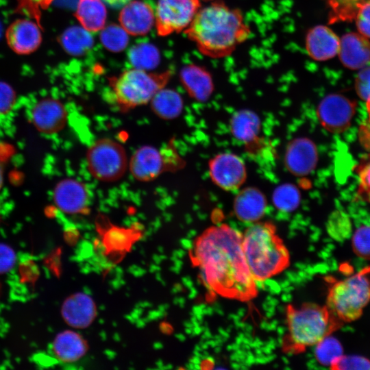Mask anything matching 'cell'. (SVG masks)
Wrapping results in <instances>:
<instances>
[{"instance_id":"cell-2","label":"cell","mask_w":370,"mask_h":370,"mask_svg":"<svg viewBox=\"0 0 370 370\" xmlns=\"http://www.w3.org/2000/svg\"><path fill=\"white\" fill-rule=\"evenodd\" d=\"M184 33L201 53L220 58L232 54L251 30L240 10L217 0L199 9Z\"/></svg>"},{"instance_id":"cell-25","label":"cell","mask_w":370,"mask_h":370,"mask_svg":"<svg viewBox=\"0 0 370 370\" xmlns=\"http://www.w3.org/2000/svg\"><path fill=\"white\" fill-rule=\"evenodd\" d=\"M150 102L154 114L166 120L179 116L184 106L183 99L177 92L164 88L156 93Z\"/></svg>"},{"instance_id":"cell-35","label":"cell","mask_w":370,"mask_h":370,"mask_svg":"<svg viewBox=\"0 0 370 370\" xmlns=\"http://www.w3.org/2000/svg\"><path fill=\"white\" fill-rule=\"evenodd\" d=\"M355 89L360 99L370 103V66L360 69L356 77Z\"/></svg>"},{"instance_id":"cell-24","label":"cell","mask_w":370,"mask_h":370,"mask_svg":"<svg viewBox=\"0 0 370 370\" xmlns=\"http://www.w3.org/2000/svg\"><path fill=\"white\" fill-rule=\"evenodd\" d=\"M75 16L85 29L97 32L105 26L107 11L101 0H79Z\"/></svg>"},{"instance_id":"cell-4","label":"cell","mask_w":370,"mask_h":370,"mask_svg":"<svg viewBox=\"0 0 370 370\" xmlns=\"http://www.w3.org/2000/svg\"><path fill=\"white\" fill-rule=\"evenodd\" d=\"M287 341L291 348L301 351L316 345L337 329L341 321L327 306L306 304L289 306L286 311Z\"/></svg>"},{"instance_id":"cell-19","label":"cell","mask_w":370,"mask_h":370,"mask_svg":"<svg viewBox=\"0 0 370 370\" xmlns=\"http://www.w3.org/2000/svg\"><path fill=\"white\" fill-rule=\"evenodd\" d=\"M180 78L188 95L197 101H206L213 92L212 76L201 66L194 64L184 66L180 71Z\"/></svg>"},{"instance_id":"cell-9","label":"cell","mask_w":370,"mask_h":370,"mask_svg":"<svg viewBox=\"0 0 370 370\" xmlns=\"http://www.w3.org/2000/svg\"><path fill=\"white\" fill-rule=\"evenodd\" d=\"M200 8V0H158L155 14L158 34L166 36L186 29Z\"/></svg>"},{"instance_id":"cell-12","label":"cell","mask_w":370,"mask_h":370,"mask_svg":"<svg viewBox=\"0 0 370 370\" xmlns=\"http://www.w3.org/2000/svg\"><path fill=\"white\" fill-rule=\"evenodd\" d=\"M54 200L57 206L68 214H84L90 204L88 188L75 179H65L56 187Z\"/></svg>"},{"instance_id":"cell-18","label":"cell","mask_w":370,"mask_h":370,"mask_svg":"<svg viewBox=\"0 0 370 370\" xmlns=\"http://www.w3.org/2000/svg\"><path fill=\"white\" fill-rule=\"evenodd\" d=\"M96 313L93 299L83 293L69 297L61 308V314L66 323L79 329L89 326L95 319Z\"/></svg>"},{"instance_id":"cell-10","label":"cell","mask_w":370,"mask_h":370,"mask_svg":"<svg viewBox=\"0 0 370 370\" xmlns=\"http://www.w3.org/2000/svg\"><path fill=\"white\" fill-rule=\"evenodd\" d=\"M356 105L355 101L342 95L330 94L323 97L318 105V119L328 132L342 133L350 126Z\"/></svg>"},{"instance_id":"cell-36","label":"cell","mask_w":370,"mask_h":370,"mask_svg":"<svg viewBox=\"0 0 370 370\" xmlns=\"http://www.w3.org/2000/svg\"><path fill=\"white\" fill-rule=\"evenodd\" d=\"M354 20L359 33L370 38V2L360 8Z\"/></svg>"},{"instance_id":"cell-29","label":"cell","mask_w":370,"mask_h":370,"mask_svg":"<svg viewBox=\"0 0 370 370\" xmlns=\"http://www.w3.org/2000/svg\"><path fill=\"white\" fill-rule=\"evenodd\" d=\"M314 356L317 362L330 368L343 355L340 341L329 334L314 345Z\"/></svg>"},{"instance_id":"cell-30","label":"cell","mask_w":370,"mask_h":370,"mask_svg":"<svg viewBox=\"0 0 370 370\" xmlns=\"http://www.w3.org/2000/svg\"><path fill=\"white\" fill-rule=\"evenodd\" d=\"M272 201L280 211L291 212L295 210L301 201V194L293 184H283L273 191Z\"/></svg>"},{"instance_id":"cell-21","label":"cell","mask_w":370,"mask_h":370,"mask_svg":"<svg viewBox=\"0 0 370 370\" xmlns=\"http://www.w3.org/2000/svg\"><path fill=\"white\" fill-rule=\"evenodd\" d=\"M35 125L45 133H54L64 127L66 121V111L64 106L53 99L39 101L32 112Z\"/></svg>"},{"instance_id":"cell-45","label":"cell","mask_w":370,"mask_h":370,"mask_svg":"<svg viewBox=\"0 0 370 370\" xmlns=\"http://www.w3.org/2000/svg\"><path fill=\"white\" fill-rule=\"evenodd\" d=\"M1 25H0V33H1Z\"/></svg>"},{"instance_id":"cell-43","label":"cell","mask_w":370,"mask_h":370,"mask_svg":"<svg viewBox=\"0 0 370 370\" xmlns=\"http://www.w3.org/2000/svg\"><path fill=\"white\" fill-rule=\"evenodd\" d=\"M1 183H2V177H1V173L0 172V187H1Z\"/></svg>"},{"instance_id":"cell-28","label":"cell","mask_w":370,"mask_h":370,"mask_svg":"<svg viewBox=\"0 0 370 370\" xmlns=\"http://www.w3.org/2000/svg\"><path fill=\"white\" fill-rule=\"evenodd\" d=\"M129 60L136 69H151L160 62L158 49L150 43H140L134 46L128 53Z\"/></svg>"},{"instance_id":"cell-34","label":"cell","mask_w":370,"mask_h":370,"mask_svg":"<svg viewBox=\"0 0 370 370\" xmlns=\"http://www.w3.org/2000/svg\"><path fill=\"white\" fill-rule=\"evenodd\" d=\"M330 369L334 370L370 369V360L360 356L343 354Z\"/></svg>"},{"instance_id":"cell-39","label":"cell","mask_w":370,"mask_h":370,"mask_svg":"<svg viewBox=\"0 0 370 370\" xmlns=\"http://www.w3.org/2000/svg\"><path fill=\"white\" fill-rule=\"evenodd\" d=\"M345 218L340 212L333 213L329 218L327 228L328 233L334 238H339L342 236V231L344 228L342 225L344 224Z\"/></svg>"},{"instance_id":"cell-3","label":"cell","mask_w":370,"mask_h":370,"mask_svg":"<svg viewBox=\"0 0 370 370\" xmlns=\"http://www.w3.org/2000/svg\"><path fill=\"white\" fill-rule=\"evenodd\" d=\"M245 260L256 281H263L282 271L289 263V253L273 225L251 223L242 234Z\"/></svg>"},{"instance_id":"cell-42","label":"cell","mask_w":370,"mask_h":370,"mask_svg":"<svg viewBox=\"0 0 370 370\" xmlns=\"http://www.w3.org/2000/svg\"><path fill=\"white\" fill-rule=\"evenodd\" d=\"M107 4L112 8H120L125 5L130 0H103Z\"/></svg>"},{"instance_id":"cell-37","label":"cell","mask_w":370,"mask_h":370,"mask_svg":"<svg viewBox=\"0 0 370 370\" xmlns=\"http://www.w3.org/2000/svg\"><path fill=\"white\" fill-rule=\"evenodd\" d=\"M127 232V230L124 229L112 227L106 233V240L111 246L121 247L127 242L129 234Z\"/></svg>"},{"instance_id":"cell-1","label":"cell","mask_w":370,"mask_h":370,"mask_svg":"<svg viewBox=\"0 0 370 370\" xmlns=\"http://www.w3.org/2000/svg\"><path fill=\"white\" fill-rule=\"evenodd\" d=\"M193 258L205 286L215 294L248 300L256 293V280L247 264L242 234L227 224L206 230L197 239Z\"/></svg>"},{"instance_id":"cell-8","label":"cell","mask_w":370,"mask_h":370,"mask_svg":"<svg viewBox=\"0 0 370 370\" xmlns=\"http://www.w3.org/2000/svg\"><path fill=\"white\" fill-rule=\"evenodd\" d=\"M184 161L172 145L158 149L150 145L138 148L129 161L132 176L141 182H149L167 171H176Z\"/></svg>"},{"instance_id":"cell-13","label":"cell","mask_w":370,"mask_h":370,"mask_svg":"<svg viewBox=\"0 0 370 370\" xmlns=\"http://www.w3.org/2000/svg\"><path fill=\"white\" fill-rule=\"evenodd\" d=\"M318 162V151L315 144L307 138H297L286 147L284 163L286 169L297 176L310 173Z\"/></svg>"},{"instance_id":"cell-27","label":"cell","mask_w":370,"mask_h":370,"mask_svg":"<svg viewBox=\"0 0 370 370\" xmlns=\"http://www.w3.org/2000/svg\"><path fill=\"white\" fill-rule=\"evenodd\" d=\"M329 9L330 23L350 22L355 19L360 8L370 0H325Z\"/></svg>"},{"instance_id":"cell-32","label":"cell","mask_w":370,"mask_h":370,"mask_svg":"<svg viewBox=\"0 0 370 370\" xmlns=\"http://www.w3.org/2000/svg\"><path fill=\"white\" fill-rule=\"evenodd\" d=\"M352 248L359 257L370 260V226H361L352 237Z\"/></svg>"},{"instance_id":"cell-15","label":"cell","mask_w":370,"mask_h":370,"mask_svg":"<svg viewBox=\"0 0 370 370\" xmlns=\"http://www.w3.org/2000/svg\"><path fill=\"white\" fill-rule=\"evenodd\" d=\"M6 40L10 47L19 54H28L36 51L42 40L38 25L29 19H18L7 29Z\"/></svg>"},{"instance_id":"cell-33","label":"cell","mask_w":370,"mask_h":370,"mask_svg":"<svg viewBox=\"0 0 370 370\" xmlns=\"http://www.w3.org/2000/svg\"><path fill=\"white\" fill-rule=\"evenodd\" d=\"M357 173L359 176L357 198L370 202V155L357 166Z\"/></svg>"},{"instance_id":"cell-22","label":"cell","mask_w":370,"mask_h":370,"mask_svg":"<svg viewBox=\"0 0 370 370\" xmlns=\"http://www.w3.org/2000/svg\"><path fill=\"white\" fill-rule=\"evenodd\" d=\"M88 349L84 338L77 332L66 330L59 333L52 344L55 357L63 362H74L81 359Z\"/></svg>"},{"instance_id":"cell-11","label":"cell","mask_w":370,"mask_h":370,"mask_svg":"<svg viewBox=\"0 0 370 370\" xmlns=\"http://www.w3.org/2000/svg\"><path fill=\"white\" fill-rule=\"evenodd\" d=\"M208 169L213 183L225 190H236L246 180L245 164L242 158L232 153L217 154L209 161Z\"/></svg>"},{"instance_id":"cell-16","label":"cell","mask_w":370,"mask_h":370,"mask_svg":"<svg viewBox=\"0 0 370 370\" xmlns=\"http://www.w3.org/2000/svg\"><path fill=\"white\" fill-rule=\"evenodd\" d=\"M305 47L311 58L317 61H325L338 54L340 39L330 27L316 25L308 31Z\"/></svg>"},{"instance_id":"cell-14","label":"cell","mask_w":370,"mask_h":370,"mask_svg":"<svg viewBox=\"0 0 370 370\" xmlns=\"http://www.w3.org/2000/svg\"><path fill=\"white\" fill-rule=\"evenodd\" d=\"M119 21L121 26L132 36L147 34L155 23V14L152 7L143 1L134 0L126 3L122 8Z\"/></svg>"},{"instance_id":"cell-41","label":"cell","mask_w":370,"mask_h":370,"mask_svg":"<svg viewBox=\"0 0 370 370\" xmlns=\"http://www.w3.org/2000/svg\"><path fill=\"white\" fill-rule=\"evenodd\" d=\"M34 8H44L49 5L53 0H26Z\"/></svg>"},{"instance_id":"cell-40","label":"cell","mask_w":370,"mask_h":370,"mask_svg":"<svg viewBox=\"0 0 370 370\" xmlns=\"http://www.w3.org/2000/svg\"><path fill=\"white\" fill-rule=\"evenodd\" d=\"M15 261V254L8 246L0 244V273L9 271Z\"/></svg>"},{"instance_id":"cell-20","label":"cell","mask_w":370,"mask_h":370,"mask_svg":"<svg viewBox=\"0 0 370 370\" xmlns=\"http://www.w3.org/2000/svg\"><path fill=\"white\" fill-rule=\"evenodd\" d=\"M236 217L244 223H254L264 216L267 199L258 188L248 187L240 190L234 201Z\"/></svg>"},{"instance_id":"cell-44","label":"cell","mask_w":370,"mask_h":370,"mask_svg":"<svg viewBox=\"0 0 370 370\" xmlns=\"http://www.w3.org/2000/svg\"><path fill=\"white\" fill-rule=\"evenodd\" d=\"M203 1H217V0H203Z\"/></svg>"},{"instance_id":"cell-26","label":"cell","mask_w":370,"mask_h":370,"mask_svg":"<svg viewBox=\"0 0 370 370\" xmlns=\"http://www.w3.org/2000/svg\"><path fill=\"white\" fill-rule=\"evenodd\" d=\"M93 38L84 27L72 26L61 35L60 43L64 50L74 56L82 55L93 45Z\"/></svg>"},{"instance_id":"cell-5","label":"cell","mask_w":370,"mask_h":370,"mask_svg":"<svg viewBox=\"0 0 370 370\" xmlns=\"http://www.w3.org/2000/svg\"><path fill=\"white\" fill-rule=\"evenodd\" d=\"M172 73H149L133 69L110 78V86L118 108L127 111L149 102L156 93L164 88Z\"/></svg>"},{"instance_id":"cell-6","label":"cell","mask_w":370,"mask_h":370,"mask_svg":"<svg viewBox=\"0 0 370 370\" xmlns=\"http://www.w3.org/2000/svg\"><path fill=\"white\" fill-rule=\"evenodd\" d=\"M370 269L334 282L329 288L327 308L339 321L357 320L370 301Z\"/></svg>"},{"instance_id":"cell-17","label":"cell","mask_w":370,"mask_h":370,"mask_svg":"<svg viewBox=\"0 0 370 370\" xmlns=\"http://www.w3.org/2000/svg\"><path fill=\"white\" fill-rule=\"evenodd\" d=\"M338 54L346 68L362 69L370 62V42L360 33L345 34L340 39Z\"/></svg>"},{"instance_id":"cell-23","label":"cell","mask_w":370,"mask_h":370,"mask_svg":"<svg viewBox=\"0 0 370 370\" xmlns=\"http://www.w3.org/2000/svg\"><path fill=\"white\" fill-rule=\"evenodd\" d=\"M260 125V118L256 113L249 110H241L232 116L230 128L236 140L250 145L258 140Z\"/></svg>"},{"instance_id":"cell-31","label":"cell","mask_w":370,"mask_h":370,"mask_svg":"<svg viewBox=\"0 0 370 370\" xmlns=\"http://www.w3.org/2000/svg\"><path fill=\"white\" fill-rule=\"evenodd\" d=\"M103 45L112 52L123 51L128 44V34L121 27L116 24L110 25L100 34Z\"/></svg>"},{"instance_id":"cell-7","label":"cell","mask_w":370,"mask_h":370,"mask_svg":"<svg viewBox=\"0 0 370 370\" xmlns=\"http://www.w3.org/2000/svg\"><path fill=\"white\" fill-rule=\"evenodd\" d=\"M86 162L92 176L106 182H114L121 178L129 165L123 145L108 138L98 139L89 147Z\"/></svg>"},{"instance_id":"cell-38","label":"cell","mask_w":370,"mask_h":370,"mask_svg":"<svg viewBox=\"0 0 370 370\" xmlns=\"http://www.w3.org/2000/svg\"><path fill=\"white\" fill-rule=\"evenodd\" d=\"M14 100V93L7 84L0 82V113L8 111Z\"/></svg>"}]
</instances>
